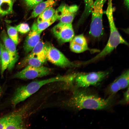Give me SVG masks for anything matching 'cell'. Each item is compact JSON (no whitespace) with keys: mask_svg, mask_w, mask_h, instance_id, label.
I'll use <instances>...</instances> for the list:
<instances>
[{"mask_svg":"<svg viewBox=\"0 0 129 129\" xmlns=\"http://www.w3.org/2000/svg\"><path fill=\"white\" fill-rule=\"evenodd\" d=\"M129 71L128 69L125 70L116 79L119 84L121 89L129 87Z\"/></svg>","mask_w":129,"mask_h":129,"instance_id":"obj_18","label":"cell"},{"mask_svg":"<svg viewBox=\"0 0 129 129\" xmlns=\"http://www.w3.org/2000/svg\"><path fill=\"white\" fill-rule=\"evenodd\" d=\"M51 71V69L42 65L39 67L28 65L14 74L12 77L20 79H32L47 75Z\"/></svg>","mask_w":129,"mask_h":129,"instance_id":"obj_7","label":"cell"},{"mask_svg":"<svg viewBox=\"0 0 129 129\" xmlns=\"http://www.w3.org/2000/svg\"></svg>","mask_w":129,"mask_h":129,"instance_id":"obj_32","label":"cell"},{"mask_svg":"<svg viewBox=\"0 0 129 129\" xmlns=\"http://www.w3.org/2000/svg\"><path fill=\"white\" fill-rule=\"evenodd\" d=\"M110 35L106 45L98 54L82 64L87 65L93 63L104 57L111 53L119 45L123 44L128 46L127 41L121 36L116 27L110 28Z\"/></svg>","mask_w":129,"mask_h":129,"instance_id":"obj_3","label":"cell"},{"mask_svg":"<svg viewBox=\"0 0 129 129\" xmlns=\"http://www.w3.org/2000/svg\"><path fill=\"white\" fill-rule=\"evenodd\" d=\"M43 0H24L27 6L30 9L33 8Z\"/></svg>","mask_w":129,"mask_h":129,"instance_id":"obj_25","label":"cell"},{"mask_svg":"<svg viewBox=\"0 0 129 129\" xmlns=\"http://www.w3.org/2000/svg\"><path fill=\"white\" fill-rule=\"evenodd\" d=\"M24 108L0 118V129H24Z\"/></svg>","mask_w":129,"mask_h":129,"instance_id":"obj_5","label":"cell"},{"mask_svg":"<svg viewBox=\"0 0 129 129\" xmlns=\"http://www.w3.org/2000/svg\"><path fill=\"white\" fill-rule=\"evenodd\" d=\"M7 34L9 37L14 42L16 45L19 43L18 31L15 27L9 25L7 26Z\"/></svg>","mask_w":129,"mask_h":129,"instance_id":"obj_21","label":"cell"},{"mask_svg":"<svg viewBox=\"0 0 129 129\" xmlns=\"http://www.w3.org/2000/svg\"><path fill=\"white\" fill-rule=\"evenodd\" d=\"M1 87H0V93H1Z\"/></svg>","mask_w":129,"mask_h":129,"instance_id":"obj_30","label":"cell"},{"mask_svg":"<svg viewBox=\"0 0 129 129\" xmlns=\"http://www.w3.org/2000/svg\"><path fill=\"white\" fill-rule=\"evenodd\" d=\"M48 79L33 81L28 84L18 88L11 99V103L15 106L37 92L42 86L49 83Z\"/></svg>","mask_w":129,"mask_h":129,"instance_id":"obj_4","label":"cell"},{"mask_svg":"<svg viewBox=\"0 0 129 129\" xmlns=\"http://www.w3.org/2000/svg\"><path fill=\"white\" fill-rule=\"evenodd\" d=\"M70 42V49L75 53H80L87 51L92 53L100 52L98 49L88 47L86 39L83 34L74 37Z\"/></svg>","mask_w":129,"mask_h":129,"instance_id":"obj_12","label":"cell"},{"mask_svg":"<svg viewBox=\"0 0 129 129\" xmlns=\"http://www.w3.org/2000/svg\"><path fill=\"white\" fill-rule=\"evenodd\" d=\"M14 1L15 0H13Z\"/></svg>","mask_w":129,"mask_h":129,"instance_id":"obj_31","label":"cell"},{"mask_svg":"<svg viewBox=\"0 0 129 129\" xmlns=\"http://www.w3.org/2000/svg\"><path fill=\"white\" fill-rule=\"evenodd\" d=\"M5 2L11 5H13L14 1L13 0H3Z\"/></svg>","mask_w":129,"mask_h":129,"instance_id":"obj_28","label":"cell"},{"mask_svg":"<svg viewBox=\"0 0 129 129\" xmlns=\"http://www.w3.org/2000/svg\"><path fill=\"white\" fill-rule=\"evenodd\" d=\"M106 0H95L93 2L91 12V18L89 33L95 39H100L103 34V7Z\"/></svg>","mask_w":129,"mask_h":129,"instance_id":"obj_2","label":"cell"},{"mask_svg":"<svg viewBox=\"0 0 129 129\" xmlns=\"http://www.w3.org/2000/svg\"><path fill=\"white\" fill-rule=\"evenodd\" d=\"M58 0H47L40 2L33 8L32 13L29 19L34 18L37 16L47 8L52 7Z\"/></svg>","mask_w":129,"mask_h":129,"instance_id":"obj_14","label":"cell"},{"mask_svg":"<svg viewBox=\"0 0 129 129\" xmlns=\"http://www.w3.org/2000/svg\"><path fill=\"white\" fill-rule=\"evenodd\" d=\"M79 8L76 5H69L63 4L55 10V14L60 22L72 23Z\"/></svg>","mask_w":129,"mask_h":129,"instance_id":"obj_11","label":"cell"},{"mask_svg":"<svg viewBox=\"0 0 129 129\" xmlns=\"http://www.w3.org/2000/svg\"><path fill=\"white\" fill-rule=\"evenodd\" d=\"M124 4L128 9H129V0H124Z\"/></svg>","mask_w":129,"mask_h":129,"instance_id":"obj_27","label":"cell"},{"mask_svg":"<svg viewBox=\"0 0 129 129\" xmlns=\"http://www.w3.org/2000/svg\"><path fill=\"white\" fill-rule=\"evenodd\" d=\"M0 47L1 50V72L2 76L5 70L7 68L10 62V58L8 53L1 39Z\"/></svg>","mask_w":129,"mask_h":129,"instance_id":"obj_17","label":"cell"},{"mask_svg":"<svg viewBox=\"0 0 129 129\" xmlns=\"http://www.w3.org/2000/svg\"><path fill=\"white\" fill-rule=\"evenodd\" d=\"M47 59L52 64L63 68L78 66L70 61L59 50L48 43L47 52Z\"/></svg>","mask_w":129,"mask_h":129,"instance_id":"obj_8","label":"cell"},{"mask_svg":"<svg viewBox=\"0 0 129 129\" xmlns=\"http://www.w3.org/2000/svg\"><path fill=\"white\" fill-rule=\"evenodd\" d=\"M110 98H103L85 90L76 91L70 101V104L77 110H99L108 107L111 104Z\"/></svg>","mask_w":129,"mask_h":129,"instance_id":"obj_1","label":"cell"},{"mask_svg":"<svg viewBox=\"0 0 129 129\" xmlns=\"http://www.w3.org/2000/svg\"><path fill=\"white\" fill-rule=\"evenodd\" d=\"M57 19V16L55 13L52 17L47 20L40 23L34 22L32 25L31 29L41 33L43 31L51 25Z\"/></svg>","mask_w":129,"mask_h":129,"instance_id":"obj_15","label":"cell"},{"mask_svg":"<svg viewBox=\"0 0 129 129\" xmlns=\"http://www.w3.org/2000/svg\"><path fill=\"white\" fill-rule=\"evenodd\" d=\"M55 12V10L52 7L47 8L38 16L37 22H41L50 19L54 14Z\"/></svg>","mask_w":129,"mask_h":129,"instance_id":"obj_19","label":"cell"},{"mask_svg":"<svg viewBox=\"0 0 129 129\" xmlns=\"http://www.w3.org/2000/svg\"><path fill=\"white\" fill-rule=\"evenodd\" d=\"M109 90L110 92L113 94L121 90L120 87L116 79L110 85Z\"/></svg>","mask_w":129,"mask_h":129,"instance_id":"obj_24","label":"cell"},{"mask_svg":"<svg viewBox=\"0 0 129 129\" xmlns=\"http://www.w3.org/2000/svg\"><path fill=\"white\" fill-rule=\"evenodd\" d=\"M13 5L0 0V15L4 16L12 12Z\"/></svg>","mask_w":129,"mask_h":129,"instance_id":"obj_22","label":"cell"},{"mask_svg":"<svg viewBox=\"0 0 129 129\" xmlns=\"http://www.w3.org/2000/svg\"><path fill=\"white\" fill-rule=\"evenodd\" d=\"M52 31L57 40L61 43L70 42L74 37L72 23L60 22L53 27Z\"/></svg>","mask_w":129,"mask_h":129,"instance_id":"obj_9","label":"cell"},{"mask_svg":"<svg viewBox=\"0 0 129 129\" xmlns=\"http://www.w3.org/2000/svg\"><path fill=\"white\" fill-rule=\"evenodd\" d=\"M129 88L128 87L127 90L124 93V97L125 101L127 102H128L129 101Z\"/></svg>","mask_w":129,"mask_h":129,"instance_id":"obj_26","label":"cell"},{"mask_svg":"<svg viewBox=\"0 0 129 129\" xmlns=\"http://www.w3.org/2000/svg\"><path fill=\"white\" fill-rule=\"evenodd\" d=\"M108 71L79 74L74 80L78 87L86 88L98 84L109 74Z\"/></svg>","mask_w":129,"mask_h":129,"instance_id":"obj_6","label":"cell"},{"mask_svg":"<svg viewBox=\"0 0 129 129\" xmlns=\"http://www.w3.org/2000/svg\"><path fill=\"white\" fill-rule=\"evenodd\" d=\"M1 48L0 47V69H1Z\"/></svg>","mask_w":129,"mask_h":129,"instance_id":"obj_29","label":"cell"},{"mask_svg":"<svg viewBox=\"0 0 129 129\" xmlns=\"http://www.w3.org/2000/svg\"><path fill=\"white\" fill-rule=\"evenodd\" d=\"M48 45V43L40 40L30 53L41 58H47Z\"/></svg>","mask_w":129,"mask_h":129,"instance_id":"obj_16","label":"cell"},{"mask_svg":"<svg viewBox=\"0 0 129 129\" xmlns=\"http://www.w3.org/2000/svg\"><path fill=\"white\" fill-rule=\"evenodd\" d=\"M15 27L17 31L22 34L27 33L30 30V27L28 24L25 23H20Z\"/></svg>","mask_w":129,"mask_h":129,"instance_id":"obj_23","label":"cell"},{"mask_svg":"<svg viewBox=\"0 0 129 129\" xmlns=\"http://www.w3.org/2000/svg\"><path fill=\"white\" fill-rule=\"evenodd\" d=\"M85 5L84 11L81 16L80 20L83 21L91 13L93 4V0H83Z\"/></svg>","mask_w":129,"mask_h":129,"instance_id":"obj_20","label":"cell"},{"mask_svg":"<svg viewBox=\"0 0 129 129\" xmlns=\"http://www.w3.org/2000/svg\"><path fill=\"white\" fill-rule=\"evenodd\" d=\"M31 30L26 37L23 45V49L26 54L32 51L40 40L41 33Z\"/></svg>","mask_w":129,"mask_h":129,"instance_id":"obj_13","label":"cell"},{"mask_svg":"<svg viewBox=\"0 0 129 129\" xmlns=\"http://www.w3.org/2000/svg\"><path fill=\"white\" fill-rule=\"evenodd\" d=\"M0 37L9 55L10 62L7 68L8 70L11 71L14 68L19 58L16 45L9 37L5 30L1 31Z\"/></svg>","mask_w":129,"mask_h":129,"instance_id":"obj_10","label":"cell"}]
</instances>
